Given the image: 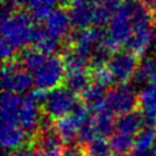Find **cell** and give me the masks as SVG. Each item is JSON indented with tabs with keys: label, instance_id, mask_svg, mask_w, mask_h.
Segmentation results:
<instances>
[{
	"label": "cell",
	"instance_id": "obj_32",
	"mask_svg": "<svg viewBox=\"0 0 156 156\" xmlns=\"http://www.w3.org/2000/svg\"><path fill=\"white\" fill-rule=\"evenodd\" d=\"M112 156H129V154H126V152H113Z\"/></svg>",
	"mask_w": 156,
	"mask_h": 156
},
{
	"label": "cell",
	"instance_id": "obj_22",
	"mask_svg": "<svg viewBox=\"0 0 156 156\" xmlns=\"http://www.w3.org/2000/svg\"><path fill=\"white\" fill-rule=\"evenodd\" d=\"M90 71V78L91 83H96L104 88H108L115 83V79L107 68V65L105 66H98V67H89Z\"/></svg>",
	"mask_w": 156,
	"mask_h": 156
},
{
	"label": "cell",
	"instance_id": "obj_11",
	"mask_svg": "<svg viewBox=\"0 0 156 156\" xmlns=\"http://www.w3.org/2000/svg\"><path fill=\"white\" fill-rule=\"evenodd\" d=\"M68 13L72 23V28L83 29L93 26V2L85 0L78 4H73L68 7Z\"/></svg>",
	"mask_w": 156,
	"mask_h": 156
},
{
	"label": "cell",
	"instance_id": "obj_12",
	"mask_svg": "<svg viewBox=\"0 0 156 156\" xmlns=\"http://www.w3.org/2000/svg\"><path fill=\"white\" fill-rule=\"evenodd\" d=\"M93 2V27L104 28L108 26L121 0H91Z\"/></svg>",
	"mask_w": 156,
	"mask_h": 156
},
{
	"label": "cell",
	"instance_id": "obj_20",
	"mask_svg": "<svg viewBox=\"0 0 156 156\" xmlns=\"http://www.w3.org/2000/svg\"><path fill=\"white\" fill-rule=\"evenodd\" d=\"M156 72V60L154 57H144L138 65V68L134 73L133 80L135 83H144L146 80H150L151 76Z\"/></svg>",
	"mask_w": 156,
	"mask_h": 156
},
{
	"label": "cell",
	"instance_id": "obj_19",
	"mask_svg": "<svg viewBox=\"0 0 156 156\" xmlns=\"http://www.w3.org/2000/svg\"><path fill=\"white\" fill-rule=\"evenodd\" d=\"M87 156H112L113 151L107 138H95L83 145Z\"/></svg>",
	"mask_w": 156,
	"mask_h": 156
},
{
	"label": "cell",
	"instance_id": "obj_31",
	"mask_svg": "<svg viewBox=\"0 0 156 156\" xmlns=\"http://www.w3.org/2000/svg\"><path fill=\"white\" fill-rule=\"evenodd\" d=\"M149 82H150V84H151V85H154V87L156 88V72L151 76V78H150V80H149Z\"/></svg>",
	"mask_w": 156,
	"mask_h": 156
},
{
	"label": "cell",
	"instance_id": "obj_4",
	"mask_svg": "<svg viewBox=\"0 0 156 156\" xmlns=\"http://www.w3.org/2000/svg\"><path fill=\"white\" fill-rule=\"evenodd\" d=\"M104 102L117 117L138 110V95L129 83L110 88L106 91Z\"/></svg>",
	"mask_w": 156,
	"mask_h": 156
},
{
	"label": "cell",
	"instance_id": "obj_15",
	"mask_svg": "<svg viewBox=\"0 0 156 156\" xmlns=\"http://www.w3.org/2000/svg\"><path fill=\"white\" fill-rule=\"evenodd\" d=\"M144 117L139 110H135L130 113L123 115L117 117L116 124H115V132L135 138L139 132L143 129V123H144Z\"/></svg>",
	"mask_w": 156,
	"mask_h": 156
},
{
	"label": "cell",
	"instance_id": "obj_13",
	"mask_svg": "<svg viewBox=\"0 0 156 156\" xmlns=\"http://www.w3.org/2000/svg\"><path fill=\"white\" fill-rule=\"evenodd\" d=\"M138 110L147 123H156V88L144 87L138 94Z\"/></svg>",
	"mask_w": 156,
	"mask_h": 156
},
{
	"label": "cell",
	"instance_id": "obj_8",
	"mask_svg": "<svg viewBox=\"0 0 156 156\" xmlns=\"http://www.w3.org/2000/svg\"><path fill=\"white\" fill-rule=\"evenodd\" d=\"M41 24L46 30V33L62 46L63 40L72 30V23H71L68 9L61 5L55 7Z\"/></svg>",
	"mask_w": 156,
	"mask_h": 156
},
{
	"label": "cell",
	"instance_id": "obj_37",
	"mask_svg": "<svg viewBox=\"0 0 156 156\" xmlns=\"http://www.w3.org/2000/svg\"><path fill=\"white\" fill-rule=\"evenodd\" d=\"M147 156H151V154H150V155H147Z\"/></svg>",
	"mask_w": 156,
	"mask_h": 156
},
{
	"label": "cell",
	"instance_id": "obj_6",
	"mask_svg": "<svg viewBox=\"0 0 156 156\" xmlns=\"http://www.w3.org/2000/svg\"><path fill=\"white\" fill-rule=\"evenodd\" d=\"M133 1V0H132ZM132 1H121L118 7L116 9L108 26H107V35L117 43L121 48L128 43L133 33L132 26Z\"/></svg>",
	"mask_w": 156,
	"mask_h": 156
},
{
	"label": "cell",
	"instance_id": "obj_1",
	"mask_svg": "<svg viewBox=\"0 0 156 156\" xmlns=\"http://www.w3.org/2000/svg\"><path fill=\"white\" fill-rule=\"evenodd\" d=\"M35 22L30 12L24 7H18L13 12L1 16V39L11 44L17 51L32 44Z\"/></svg>",
	"mask_w": 156,
	"mask_h": 156
},
{
	"label": "cell",
	"instance_id": "obj_18",
	"mask_svg": "<svg viewBox=\"0 0 156 156\" xmlns=\"http://www.w3.org/2000/svg\"><path fill=\"white\" fill-rule=\"evenodd\" d=\"M22 102H23V98H21L18 94L10 93V91H2L1 121L2 122H16Z\"/></svg>",
	"mask_w": 156,
	"mask_h": 156
},
{
	"label": "cell",
	"instance_id": "obj_7",
	"mask_svg": "<svg viewBox=\"0 0 156 156\" xmlns=\"http://www.w3.org/2000/svg\"><path fill=\"white\" fill-rule=\"evenodd\" d=\"M139 62L138 56L126 49H121L110 58L107 62V68L110 69L117 85L128 84L129 80L133 79Z\"/></svg>",
	"mask_w": 156,
	"mask_h": 156
},
{
	"label": "cell",
	"instance_id": "obj_35",
	"mask_svg": "<svg viewBox=\"0 0 156 156\" xmlns=\"http://www.w3.org/2000/svg\"><path fill=\"white\" fill-rule=\"evenodd\" d=\"M152 12H154V16H155V20H156V5L154 6V9H152Z\"/></svg>",
	"mask_w": 156,
	"mask_h": 156
},
{
	"label": "cell",
	"instance_id": "obj_33",
	"mask_svg": "<svg viewBox=\"0 0 156 156\" xmlns=\"http://www.w3.org/2000/svg\"><path fill=\"white\" fill-rule=\"evenodd\" d=\"M1 156H13V154H10V152H6V151H4V152L1 154Z\"/></svg>",
	"mask_w": 156,
	"mask_h": 156
},
{
	"label": "cell",
	"instance_id": "obj_23",
	"mask_svg": "<svg viewBox=\"0 0 156 156\" xmlns=\"http://www.w3.org/2000/svg\"><path fill=\"white\" fill-rule=\"evenodd\" d=\"M134 139L135 138L113 132V134L110 136L108 140H110V144H111V147H112L113 152H126V154H128L133 149Z\"/></svg>",
	"mask_w": 156,
	"mask_h": 156
},
{
	"label": "cell",
	"instance_id": "obj_14",
	"mask_svg": "<svg viewBox=\"0 0 156 156\" xmlns=\"http://www.w3.org/2000/svg\"><path fill=\"white\" fill-rule=\"evenodd\" d=\"M26 133L17 124V122H2L1 121V133L0 140L4 149H18L22 144L27 141Z\"/></svg>",
	"mask_w": 156,
	"mask_h": 156
},
{
	"label": "cell",
	"instance_id": "obj_3",
	"mask_svg": "<svg viewBox=\"0 0 156 156\" xmlns=\"http://www.w3.org/2000/svg\"><path fill=\"white\" fill-rule=\"evenodd\" d=\"M34 87L46 91L54 90L65 82V63L62 55L55 54L46 58L43 66L33 74Z\"/></svg>",
	"mask_w": 156,
	"mask_h": 156
},
{
	"label": "cell",
	"instance_id": "obj_28",
	"mask_svg": "<svg viewBox=\"0 0 156 156\" xmlns=\"http://www.w3.org/2000/svg\"><path fill=\"white\" fill-rule=\"evenodd\" d=\"M141 4H144L145 6H147L149 9H154V6L156 5V0H139Z\"/></svg>",
	"mask_w": 156,
	"mask_h": 156
},
{
	"label": "cell",
	"instance_id": "obj_29",
	"mask_svg": "<svg viewBox=\"0 0 156 156\" xmlns=\"http://www.w3.org/2000/svg\"><path fill=\"white\" fill-rule=\"evenodd\" d=\"M5 1H9V2H11L18 7H23V5L27 2V0H5Z\"/></svg>",
	"mask_w": 156,
	"mask_h": 156
},
{
	"label": "cell",
	"instance_id": "obj_24",
	"mask_svg": "<svg viewBox=\"0 0 156 156\" xmlns=\"http://www.w3.org/2000/svg\"><path fill=\"white\" fill-rule=\"evenodd\" d=\"M13 156H37L35 146L32 143V140H27L24 144H22L18 149L15 150Z\"/></svg>",
	"mask_w": 156,
	"mask_h": 156
},
{
	"label": "cell",
	"instance_id": "obj_10",
	"mask_svg": "<svg viewBox=\"0 0 156 156\" xmlns=\"http://www.w3.org/2000/svg\"><path fill=\"white\" fill-rule=\"evenodd\" d=\"M49 56L44 55L43 52H40L38 49H35L32 45H28L26 48H23L22 50L17 51L15 58L16 61L20 63V66L26 69L27 72H29L30 74H34L41 66L43 63L46 61Z\"/></svg>",
	"mask_w": 156,
	"mask_h": 156
},
{
	"label": "cell",
	"instance_id": "obj_36",
	"mask_svg": "<svg viewBox=\"0 0 156 156\" xmlns=\"http://www.w3.org/2000/svg\"><path fill=\"white\" fill-rule=\"evenodd\" d=\"M155 132H156V123H155Z\"/></svg>",
	"mask_w": 156,
	"mask_h": 156
},
{
	"label": "cell",
	"instance_id": "obj_16",
	"mask_svg": "<svg viewBox=\"0 0 156 156\" xmlns=\"http://www.w3.org/2000/svg\"><path fill=\"white\" fill-rule=\"evenodd\" d=\"M151 40H152V28L135 29L133 30L128 43L124 45V49L140 58L146 52Z\"/></svg>",
	"mask_w": 156,
	"mask_h": 156
},
{
	"label": "cell",
	"instance_id": "obj_30",
	"mask_svg": "<svg viewBox=\"0 0 156 156\" xmlns=\"http://www.w3.org/2000/svg\"><path fill=\"white\" fill-rule=\"evenodd\" d=\"M151 43H152V45L156 48V22H155V24L152 26V40H151Z\"/></svg>",
	"mask_w": 156,
	"mask_h": 156
},
{
	"label": "cell",
	"instance_id": "obj_25",
	"mask_svg": "<svg viewBox=\"0 0 156 156\" xmlns=\"http://www.w3.org/2000/svg\"><path fill=\"white\" fill-rule=\"evenodd\" d=\"M63 156H87V154L82 144H73L65 149Z\"/></svg>",
	"mask_w": 156,
	"mask_h": 156
},
{
	"label": "cell",
	"instance_id": "obj_2",
	"mask_svg": "<svg viewBox=\"0 0 156 156\" xmlns=\"http://www.w3.org/2000/svg\"><path fill=\"white\" fill-rule=\"evenodd\" d=\"M79 101V95H77L65 85H61L49 91L46 100L41 104V112L44 116L51 118L52 121H56L71 115Z\"/></svg>",
	"mask_w": 156,
	"mask_h": 156
},
{
	"label": "cell",
	"instance_id": "obj_9",
	"mask_svg": "<svg viewBox=\"0 0 156 156\" xmlns=\"http://www.w3.org/2000/svg\"><path fill=\"white\" fill-rule=\"evenodd\" d=\"M41 118H43L41 105H39L28 95L23 98V102L16 119L17 124L22 128V130L26 134L33 136L40 127Z\"/></svg>",
	"mask_w": 156,
	"mask_h": 156
},
{
	"label": "cell",
	"instance_id": "obj_17",
	"mask_svg": "<svg viewBox=\"0 0 156 156\" xmlns=\"http://www.w3.org/2000/svg\"><path fill=\"white\" fill-rule=\"evenodd\" d=\"M156 144V132L155 129L146 127L143 128L134 139L133 149L130 156H147L150 155Z\"/></svg>",
	"mask_w": 156,
	"mask_h": 156
},
{
	"label": "cell",
	"instance_id": "obj_26",
	"mask_svg": "<svg viewBox=\"0 0 156 156\" xmlns=\"http://www.w3.org/2000/svg\"><path fill=\"white\" fill-rule=\"evenodd\" d=\"M56 1H61V0H27L26 5L29 9L37 7V6H43V5H48V6H52Z\"/></svg>",
	"mask_w": 156,
	"mask_h": 156
},
{
	"label": "cell",
	"instance_id": "obj_34",
	"mask_svg": "<svg viewBox=\"0 0 156 156\" xmlns=\"http://www.w3.org/2000/svg\"><path fill=\"white\" fill-rule=\"evenodd\" d=\"M151 156H156V144H155V146H154V149L151 151Z\"/></svg>",
	"mask_w": 156,
	"mask_h": 156
},
{
	"label": "cell",
	"instance_id": "obj_27",
	"mask_svg": "<svg viewBox=\"0 0 156 156\" xmlns=\"http://www.w3.org/2000/svg\"><path fill=\"white\" fill-rule=\"evenodd\" d=\"M82 1H85V0H61V6H65V7H69L71 5L73 4H78V2H82Z\"/></svg>",
	"mask_w": 156,
	"mask_h": 156
},
{
	"label": "cell",
	"instance_id": "obj_5",
	"mask_svg": "<svg viewBox=\"0 0 156 156\" xmlns=\"http://www.w3.org/2000/svg\"><path fill=\"white\" fill-rule=\"evenodd\" d=\"M34 85L33 74L23 69L13 57L12 60L4 61L1 69V87L4 91L22 94Z\"/></svg>",
	"mask_w": 156,
	"mask_h": 156
},
{
	"label": "cell",
	"instance_id": "obj_21",
	"mask_svg": "<svg viewBox=\"0 0 156 156\" xmlns=\"http://www.w3.org/2000/svg\"><path fill=\"white\" fill-rule=\"evenodd\" d=\"M107 90H108V89H106V88H104V87H101V85H99V84H96V83H91V84L79 95V99H80L82 102L87 104V105L90 107V106H93V105H95V104L102 101L104 98H105V95H106V91H107Z\"/></svg>",
	"mask_w": 156,
	"mask_h": 156
}]
</instances>
